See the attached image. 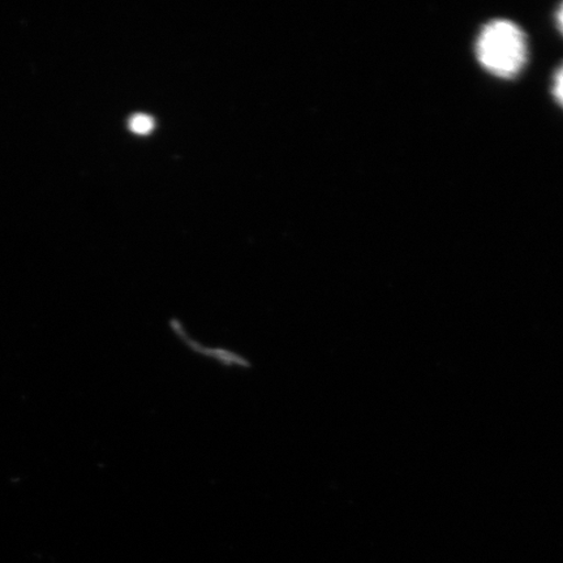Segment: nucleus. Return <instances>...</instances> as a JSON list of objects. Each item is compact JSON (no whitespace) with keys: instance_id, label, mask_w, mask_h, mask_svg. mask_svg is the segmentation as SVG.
Returning <instances> with one entry per match:
<instances>
[{"instance_id":"nucleus-1","label":"nucleus","mask_w":563,"mask_h":563,"mask_svg":"<svg viewBox=\"0 0 563 563\" xmlns=\"http://www.w3.org/2000/svg\"><path fill=\"white\" fill-rule=\"evenodd\" d=\"M476 55L488 73L503 79H512L527 62L525 33L511 21H490L478 35Z\"/></svg>"},{"instance_id":"nucleus-4","label":"nucleus","mask_w":563,"mask_h":563,"mask_svg":"<svg viewBox=\"0 0 563 563\" xmlns=\"http://www.w3.org/2000/svg\"><path fill=\"white\" fill-rule=\"evenodd\" d=\"M558 20H559V25L561 27V31L563 33V4L559 11Z\"/></svg>"},{"instance_id":"nucleus-2","label":"nucleus","mask_w":563,"mask_h":563,"mask_svg":"<svg viewBox=\"0 0 563 563\" xmlns=\"http://www.w3.org/2000/svg\"><path fill=\"white\" fill-rule=\"evenodd\" d=\"M130 130L136 135H147L154 129V119L145 114H136L130 119Z\"/></svg>"},{"instance_id":"nucleus-3","label":"nucleus","mask_w":563,"mask_h":563,"mask_svg":"<svg viewBox=\"0 0 563 563\" xmlns=\"http://www.w3.org/2000/svg\"><path fill=\"white\" fill-rule=\"evenodd\" d=\"M553 95L555 100H558V102L563 108V66L559 69L558 75L554 77Z\"/></svg>"}]
</instances>
